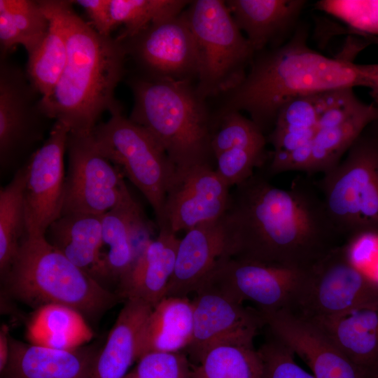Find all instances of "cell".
Instances as JSON below:
<instances>
[{"instance_id":"obj_18","label":"cell","mask_w":378,"mask_h":378,"mask_svg":"<svg viewBox=\"0 0 378 378\" xmlns=\"http://www.w3.org/2000/svg\"><path fill=\"white\" fill-rule=\"evenodd\" d=\"M258 312L270 335L303 360L315 378H363L355 365L314 322L289 311Z\"/></svg>"},{"instance_id":"obj_42","label":"cell","mask_w":378,"mask_h":378,"mask_svg":"<svg viewBox=\"0 0 378 378\" xmlns=\"http://www.w3.org/2000/svg\"><path fill=\"white\" fill-rule=\"evenodd\" d=\"M10 337L8 327L5 324L2 325L0 329V373L3 372L8 361Z\"/></svg>"},{"instance_id":"obj_14","label":"cell","mask_w":378,"mask_h":378,"mask_svg":"<svg viewBox=\"0 0 378 378\" xmlns=\"http://www.w3.org/2000/svg\"><path fill=\"white\" fill-rule=\"evenodd\" d=\"M69 127L55 121L47 139L27 160L28 172L24 190L27 235L45 236L61 216L65 185L64 157Z\"/></svg>"},{"instance_id":"obj_15","label":"cell","mask_w":378,"mask_h":378,"mask_svg":"<svg viewBox=\"0 0 378 378\" xmlns=\"http://www.w3.org/2000/svg\"><path fill=\"white\" fill-rule=\"evenodd\" d=\"M146 74L190 81L197 74V51L183 13L158 20L135 36L122 41Z\"/></svg>"},{"instance_id":"obj_39","label":"cell","mask_w":378,"mask_h":378,"mask_svg":"<svg viewBox=\"0 0 378 378\" xmlns=\"http://www.w3.org/2000/svg\"><path fill=\"white\" fill-rule=\"evenodd\" d=\"M262 363V378H315L295 360L293 352L271 335L258 349Z\"/></svg>"},{"instance_id":"obj_3","label":"cell","mask_w":378,"mask_h":378,"mask_svg":"<svg viewBox=\"0 0 378 378\" xmlns=\"http://www.w3.org/2000/svg\"><path fill=\"white\" fill-rule=\"evenodd\" d=\"M40 2L61 25L67 60L53 90L40 97L39 108L70 132H91L102 114L119 104L114 94L124 74L125 46L118 37L99 34L74 11L71 1Z\"/></svg>"},{"instance_id":"obj_22","label":"cell","mask_w":378,"mask_h":378,"mask_svg":"<svg viewBox=\"0 0 378 378\" xmlns=\"http://www.w3.org/2000/svg\"><path fill=\"white\" fill-rule=\"evenodd\" d=\"M179 241L176 234L159 229L120 281L116 293L122 301L138 299L153 308L165 297Z\"/></svg>"},{"instance_id":"obj_2","label":"cell","mask_w":378,"mask_h":378,"mask_svg":"<svg viewBox=\"0 0 378 378\" xmlns=\"http://www.w3.org/2000/svg\"><path fill=\"white\" fill-rule=\"evenodd\" d=\"M307 38L300 26L287 42L253 60L222 113L246 111L265 134L282 106L295 97L364 87L378 104V64L327 57L312 49Z\"/></svg>"},{"instance_id":"obj_38","label":"cell","mask_w":378,"mask_h":378,"mask_svg":"<svg viewBox=\"0 0 378 378\" xmlns=\"http://www.w3.org/2000/svg\"><path fill=\"white\" fill-rule=\"evenodd\" d=\"M124 378H191L184 352H152L141 356Z\"/></svg>"},{"instance_id":"obj_41","label":"cell","mask_w":378,"mask_h":378,"mask_svg":"<svg viewBox=\"0 0 378 378\" xmlns=\"http://www.w3.org/2000/svg\"><path fill=\"white\" fill-rule=\"evenodd\" d=\"M90 20L91 26L101 35L110 36L115 29L110 10V0H78Z\"/></svg>"},{"instance_id":"obj_33","label":"cell","mask_w":378,"mask_h":378,"mask_svg":"<svg viewBox=\"0 0 378 378\" xmlns=\"http://www.w3.org/2000/svg\"><path fill=\"white\" fill-rule=\"evenodd\" d=\"M41 6L50 19V27L40 46L28 55L26 74L33 88L43 97L53 90L63 73L67 46L59 21Z\"/></svg>"},{"instance_id":"obj_40","label":"cell","mask_w":378,"mask_h":378,"mask_svg":"<svg viewBox=\"0 0 378 378\" xmlns=\"http://www.w3.org/2000/svg\"><path fill=\"white\" fill-rule=\"evenodd\" d=\"M344 246L354 265L378 281V230L358 232L346 239Z\"/></svg>"},{"instance_id":"obj_21","label":"cell","mask_w":378,"mask_h":378,"mask_svg":"<svg viewBox=\"0 0 378 378\" xmlns=\"http://www.w3.org/2000/svg\"><path fill=\"white\" fill-rule=\"evenodd\" d=\"M99 351L86 344L54 349L10 337L9 358L1 378H91Z\"/></svg>"},{"instance_id":"obj_12","label":"cell","mask_w":378,"mask_h":378,"mask_svg":"<svg viewBox=\"0 0 378 378\" xmlns=\"http://www.w3.org/2000/svg\"><path fill=\"white\" fill-rule=\"evenodd\" d=\"M375 305L378 281L354 265L344 243L311 268L296 314L313 320Z\"/></svg>"},{"instance_id":"obj_29","label":"cell","mask_w":378,"mask_h":378,"mask_svg":"<svg viewBox=\"0 0 378 378\" xmlns=\"http://www.w3.org/2000/svg\"><path fill=\"white\" fill-rule=\"evenodd\" d=\"M321 93L295 97L279 109L268 139L278 158L309 144L316 134Z\"/></svg>"},{"instance_id":"obj_19","label":"cell","mask_w":378,"mask_h":378,"mask_svg":"<svg viewBox=\"0 0 378 378\" xmlns=\"http://www.w3.org/2000/svg\"><path fill=\"white\" fill-rule=\"evenodd\" d=\"M102 246L108 251L101 253L92 273L98 278L110 279L118 286L146 245L152 230L144 213L130 194L102 215Z\"/></svg>"},{"instance_id":"obj_8","label":"cell","mask_w":378,"mask_h":378,"mask_svg":"<svg viewBox=\"0 0 378 378\" xmlns=\"http://www.w3.org/2000/svg\"><path fill=\"white\" fill-rule=\"evenodd\" d=\"M109 113L108 120L92 130L96 145L144 195L158 225L176 168L163 147L147 130L122 115L120 104Z\"/></svg>"},{"instance_id":"obj_28","label":"cell","mask_w":378,"mask_h":378,"mask_svg":"<svg viewBox=\"0 0 378 378\" xmlns=\"http://www.w3.org/2000/svg\"><path fill=\"white\" fill-rule=\"evenodd\" d=\"M29 343L59 350L85 345L94 336L86 319L76 310L58 304L34 309L25 332Z\"/></svg>"},{"instance_id":"obj_26","label":"cell","mask_w":378,"mask_h":378,"mask_svg":"<svg viewBox=\"0 0 378 378\" xmlns=\"http://www.w3.org/2000/svg\"><path fill=\"white\" fill-rule=\"evenodd\" d=\"M193 327L192 300L188 297H164L153 308L144 323L137 360L152 352H184L192 341Z\"/></svg>"},{"instance_id":"obj_16","label":"cell","mask_w":378,"mask_h":378,"mask_svg":"<svg viewBox=\"0 0 378 378\" xmlns=\"http://www.w3.org/2000/svg\"><path fill=\"white\" fill-rule=\"evenodd\" d=\"M230 189L211 165L176 169L166 194L158 228L177 234L220 219L227 206Z\"/></svg>"},{"instance_id":"obj_27","label":"cell","mask_w":378,"mask_h":378,"mask_svg":"<svg viewBox=\"0 0 378 378\" xmlns=\"http://www.w3.org/2000/svg\"><path fill=\"white\" fill-rule=\"evenodd\" d=\"M102 215L71 212L62 214L48 228L45 237L76 266L92 275L102 247Z\"/></svg>"},{"instance_id":"obj_34","label":"cell","mask_w":378,"mask_h":378,"mask_svg":"<svg viewBox=\"0 0 378 378\" xmlns=\"http://www.w3.org/2000/svg\"><path fill=\"white\" fill-rule=\"evenodd\" d=\"M190 1L183 0H110L111 19L115 28L123 25L118 38H131L153 22L180 15Z\"/></svg>"},{"instance_id":"obj_9","label":"cell","mask_w":378,"mask_h":378,"mask_svg":"<svg viewBox=\"0 0 378 378\" xmlns=\"http://www.w3.org/2000/svg\"><path fill=\"white\" fill-rule=\"evenodd\" d=\"M378 120V104L359 99L354 89L321 94V112L312 141L287 155L271 159L270 172L329 171L372 123Z\"/></svg>"},{"instance_id":"obj_35","label":"cell","mask_w":378,"mask_h":378,"mask_svg":"<svg viewBox=\"0 0 378 378\" xmlns=\"http://www.w3.org/2000/svg\"><path fill=\"white\" fill-rule=\"evenodd\" d=\"M267 138L260 127L239 111L222 113L214 124L211 147L214 158L232 148H265Z\"/></svg>"},{"instance_id":"obj_30","label":"cell","mask_w":378,"mask_h":378,"mask_svg":"<svg viewBox=\"0 0 378 378\" xmlns=\"http://www.w3.org/2000/svg\"><path fill=\"white\" fill-rule=\"evenodd\" d=\"M50 27V19L39 1L0 0L1 54L22 45L27 55L40 46Z\"/></svg>"},{"instance_id":"obj_7","label":"cell","mask_w":378,"mask_h":378,"mask_svg":"<svg viewBox=\"0 0 378 378\" xmlns=\"http://www.w3.org/2000/svg\"><path fill=\"white\" fill-rule=\"evenodd\" d=\"M197 51L196 92L202 99L231 92L246 75L255 53L225 1L197 0L183 12Z\"/></svg>"},{"instance_id":"obj_20","label":"cell","mask_w":378,"mask_h":378,"mask_svg":"<svg viewBox=\"0 0 378 378\" xmlns=\"http://www.w3.org/2000/svg\"><path fill=\"white\" fill-rule=\"evenodd\" d=\"M225 257L228 256L222 217L188 230L180 239L174 271L165 297H188L195 293Z\"/></svg>"},{"instance_id":"obj_23","label":"cell","mask_w":378,"mask_h":378,"mask_svg":"<svg viewBox=\"0 0 378 378\" xmlns=\"http://www.w3.org/2000/svg\"><path fill=\"white\" fill-rule=\"evenodd\" d=\"M309 320L327 334L363 378H378V305Z\"/></svg>"},{"instance_id":"obj_32","label":"cell","mask_w":378,"mask_h":378,"mask_svg":"<svg viewBox=\"0 0 378 378\" xmlns=\"http://www.w3.org/2000/svg\"><path fill=\"white\" fill-rule=\"evenodd\" d=\"M191 378H262V363L253 343L214 346L190 363Z\"/></svg>"},{"instance_id":"obj_6","label":"cell","mask_w":378,"mask_h":378,"mask_svg":"<svg viewBox=\"0 0 378 378\" xmlns=\"http://www.w3.org/2000/svg\"><path fill=\"white\" fill-rule=\"evenodd\" d=\"M328 213L346 241L378 230V120L369 125L317 183Z\"/></svg>"},{"instance_id":"obj_1","label":"cell","mask_w":378,"mask_h":378,"mask_svg":"<svg viewBox=\"0 0 378 378\" xmlns=\"http://www.w3.org/2000/svg\"><path fill=\"white\" fill-rule=\"evenodd\" d=\"M222 223L228 257L267 265L310 269L345 242L317 183L302 177L283 189L254 173L230 191Z\"/></svg>"},{"instance_id":"obj_4","label":"cell","mask_w":378,"mask_h":378,"mask_svg":"<svg viewBox=\"0 0 378 378\" xmlns=\"http://www.w3.org/2000/svg\"><path fill=\"white\" fill-rule=\"evenodd\" d=\"M134 105L129 118L163 147L176 169L216 168L211 147L214 124L189 81L146 74L131 80Z\"/></svg>"},{"instance_id":"obj_17","label":"cell","mask_w":378,"mask_h":378,"mask_svg":"<svg viewBox=\"0 0 378 378\" xmlns=\"http://www.w3.org/2000/svg\"><path fill=\"white\" fill-rule=\"evenodd\" d=\"M192 300L194 327L190 344L184 351L190 363L209 349L227 343H253L264 326L256 309L245 307L225 296L205 289Z\"/></svg>"},{"instance_id":"obj_36","label":"cell","mask_w":378,"mask_h":378,"mask_svg":"<svg viewBox=\"0 0 378 378\" xmlns=\"http://www.w3.org/2000/svg\"><path fill=\"white\" fill-rule=\"evenodd\" d=\"M315 6L343 22L352 34L378 38V1L325 0Z\"/></svg>"},{"instance_id":"obj_25","label":"cell","mask_w":378,"mask_h":378,"mask_svg":"<svg viewBox=\"0 0 378 378\" xmlns=\"http://www.w3.org/2000/svg\"><path fill=\"white\" fill-rule=\"evenodd\" d=\"M233 20L255 52L293 29L307 4L303 0H230Z\"/></svg>"},{"instance_id":"obj_13","label":"cell","mask_w":378,"mask_h":378,"mask_svg":"<svg viewBox=\"0 0 378 378\" xmlns=\"http://www.w3.org/2000/svg\"><path fill=\"white\" fill-rule=\"evenodd\" d=\"M0 166L4 172L15 165L43 137L46 120L38 94L27 74L8 61L0 59Z\"/></svg>"},{"instance_id":"obj_5","label":"cell","mask_w":378,"mask_h":378,"mask_svg":"<svg viewBox=\"0 0 378 378\" xmlns=\"http://www.w3.org/2000/svg\"><path fill=\"white\" fill-rule=\"evenodd\" d=\"M8 296L34 308L58 304L97 321L122 301L88 272L71 262L45 236L25 235L1 279Z\"/></svg>"},{"instance_id":"obj_24","label":"cell","mask_w":378,"mask_h":378,"mask_svg":"<svg viewBox=\"0 0 378 378\" xmlns=\"http://www.w3.org/2000/svg\"><path fill=\"white\" fill-rule=\"evenodd\" d=\"M153 307L138 299L124 301L106 342L97 354L91 378H124L137 360L138 344Z\"/></svg>"},{"instance_id":"obj_37","label":"cell","mask_w":378,"mask_h":378,"mask_svg":"<svg viewBox=\"0 0 378 378\" xmlns=\"http://www.w3.org/2000/svg\"><path fill=\"white\" fill-rule=\"evenodd\" d=\"M265 158V148H232L215 157V170L230 188L234 187L250 178Z\"/></svg>"},{"instance_id":"obj_31","label":"cell","mask_w":378,"mask_h":378,"mask_svg":"<svg viewBox=\"0 0 378 378\" xmlns=\"http://www.w3.org/2000/svg\"><path fill=\"white\" fill-rule=\"evenodd\" d=\"M27 161L0 190V276L8 271L21 242L27 234L24 190L27 181Z\"/></svg>"},{"instance_id":"obj_10","label":"cell","mask_w":378,"mask_h":378,"mask_svg":"<svg viewBox=\"0 0 378 378\" xmlns=\"http://www.w3.org/2000/svg\"><path fill=\"white\" fill-rule=\"evenodd\" d=\"M311 268L299 269L225 257L218 262L198 290L216 292L240 304L252 302L260 312L295 313Z\"/></svg>"},{"instance_id":"obj_11","label":"cell","mask_w":378,"mask_h":378,"mask_svg":"<svg viewBox=\"0 0 378 378\" xmlns=\"http://www.w3.org/2000/svg\"><path fill=\"white\" fill-rule=\"evenodd\" d=\"M66 150L62 214L103 215L130 195L123 174L99 151L92 131L69 132Z\"/></svg>"}]
</instances>
